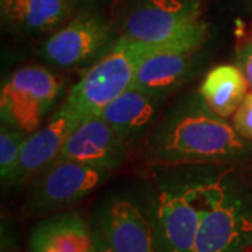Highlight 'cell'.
I'll return each instance as SVG.
<instances>
[{
	"instance_id": "3",
	"label": "cell",
	"mask_w": 252,
	"mask_h": 252,
	"mask_svg": "<svg viewBox=\"0 0 252 252\" xmlns=\"http://www.w3.org/2000/svg\"><path fill=\"white\" fill-rule=\"evenodd\" d=\"M207 38V24L160 44H147L119 36L109 49L73 86L61 108L83 121L98 115L112 99L130 89L139 64L147 56L170 46L202 48Z\"/></svg>"
},
{
	"instance_id": "13",
	"label": "cell",
	"mask_w": 252,
	"mask_h": 252,
	"mask_svg": "<svg viewBox=\"0 0 252 252\" xmlns=\"http://www.w3.org/2000/svg\"><path fill=\"white\" fill-rule=\"evenodd\" d=\"M93 221L80 212L64 210L45 216L28 237V252H93Z\"/></svg>"
},
{
	"instance_id": "7",
	"label": "cell",
	"mask_w": 252,
	"mask_h": 252,
	"mask_svg": "<svg viewBox=\"0 0 252 252\" xmlns=\"http://www.w3.org/2000/svg\"><path fill=\"white\" fill-rule=\"evenodd\" d=\"M202 23L200 0H126L121 14V36L160 44Z\"/></svg>"
},
{
	"instance_id": "19",
	"label": "cell",
	"mask_w": 252,
	"mask_h": 252,
	"mask_svg": "<svg viewBox=\"0 0 252 252\" xmlns=\"http://www.w3.org/2000/svg\"><path fill=\"white\" fill-rule=\"evenodd\" d=\"M238 66L247 77V81L252 89V35L245 41L238 51Z\"/></svg>"
},
{
	"instance_id": "18",
	"label": "cell",
	"mask_w": 252,
	"mask_h": 252,
	"mask_svg": "<svg viewBox=\"0 0 252 252\" xmlns=\"http://www.w3.org/2000/svg\"><path fill=\"white\" fill-rule=\"evenodd\" d=\"M233 126L240 136L252 142V91L245 95L241 105L233 115Z\"/></svg>"
},
{
	"instance_id": "17",
	"label": "cell",
	"mask_w": 252,
	"mask_h": 252,
	"mask_svg": "<svg viewBox=\"0 0 252 252\" xmlns=\"http://www.w3.org/2000/svg\"><path fill=\"white\" fill-rule=\"evenodd\" d=\"M24 132L7 124H1L0 129V178L3 188L10 189L17 171L18 160L26 140Z\"/></svg>"
},
{
	"instance_id": "6",
	"label": "cell",
	"mask_w": 252,
	"mask_h": 252,
	"mask_svg": "<svg viewBox=\"0 0 252 252\" xmlns=\"http://www.w3.org/2000/svg\"><path fill=\"white\" fill-rule=\"evenodd\" d=\"M62 87L63 81L41 66H26L13 72L1 84V124L31 135L58 101Z\"/></svg>"
},
{
	"instance_id": "16",
	"label": "cell",
	"mask_w": 252,
	"mask_h": 252,
	"mask_svg": "<svg viewBox=\"0 0 252 252\" xmlns=\"http://www.w3.org/2000/svg\"><path fill=\"white\" fill-rule=\"evenodd\" d=\"M248 81L240 66L220 64L209 70L200 83L199 94L220 117L230 118L248 94Z\"/></svg>"
},
{
	"instance_id": "22",
	"label": "cell",
	"mask_w": 252,
	"mask_h": 252,
	"mask_svg": "<svg viewBox=\"0 0 252 252\" xmlns=\"http://www.w3.org/2000/svg\"><path fill=\"white\" fill-rule=\"evenodd\" d=\"M77 6V9L81 10H95L99 4H102L107 0H73Z\"/></svg>"
},
{
	"instance_id": "2",
	"label": "cell",
	"mask_w": 252,
	"mask_h": 252,
	"mask_svg": "<svg viewBox=\"0 0 252 252\" xmlns=\"http://www.w3.org/2000/svg\"><path fill=\"white\" fill-rule=\"evenodd\" d=\"M221 167L154 164L143 205L153 223L158 251H195L199 224Z\"/></svg>"
},
{
	"instance_id": "11",
	"label": "cell",
	"mask_w": 252,
	"mask_h": 252,
	"mask_svg": "<svg viewBox=\"0 0 252 252\" xmlns=\"http://www.w3.org/2000/svg\"><path fill=\"white\" fill-rule=\"evenodd\" d=\"M199 49L170 46L154 52L139 64L130 87L164 101L198 73Z\"/></svg>"
},
{
	"instance_id": "9",
	"label": "cell",
	"mask_w": 252,
	"mask_h": 252,
	"mask_svg": "<svg viewBox=\"0 0 252 252\" xmlns=\"http://www.w3.org/2000/svg\"><path fill=\"white\" fill-rule=\"evenodd\" d=\"M109 38L108 20L95 10H81L64 27L46 39L41 55L56 66L73 67L89 62L102 51Z\"/></svg>"
},
{
	"instance_id": "5",
	"label": "cell",
	"mask_w": 252,
	"mask_h": 252,
	"mask_svg": "<svg viewBox=\"0 0 252 252\" xmlns=\"http://www.w3.org/2000/svg\"><path fill=\"white\" fill-rule=\"evenodd\" d=\"M111 172L101 167L58 158L30 182L21 216L42 217L64 212L102 185Z\"/></svg>"
},
{
	"instance_id": "20",
	"label": "cell",
	"mask_w": 252,
	"mask_h": 252,
	"mask_svg": "<svg viewBox=\"0 0 252 252\" xmlns=\"http://www.w3.org/2000/svg\"><path fill=\"white\" fill-rule=\"evenodd\" d=\"M0 252H23L18 247L16 235L13 233L9 221L1 220V235H0Z\"/></svg>"
},
{
	"instance_id": "14",
	"label": "cell",
	"mask_w": 252,
	"mask_h": 252,
	"mask_svg": "<svg viewBox=\"0 0 252 252\" xmlns=\"http://www.w3.org/2000/svg\"><path fill=\"white\" fill-rule=\"evenodd\" d=\"M77 9L73 0H0L1 24L16 34H42Z\"/></svg>"
},
{
	"instance_id": "15",
	"label": "cell",
	"mask_w": 252,
	"mask_h": 252,
	"mask_svg": "<svg viewBox=\"0 0 252 252\" xmlns=\"http://www.w3.org/2000/svg\"><path fill=\"white\" fill-rule=\"evenodd\" d=\"M161 102L162 99L130 87L101 109L98 115L129 143L152 126Z\"/></svg>"
},
{
	"instance_id": "10",
	"label": "cell",
	"mask_w": 252,
	"mask_h": 252,
	"mask_svg": "<svg viewBox=\"0 0 252 252\" xmlns=\"http://www.w3.org/2000/svg\"><path fill=\"white\" fill-rule=\"evenodd\" d=\"M127 147L129 143L104 118L91 115L73 129L58 158L115 171L125 162Z\"/></svg>"
},
{
	"instance_id": "4",
	"label": "cell",
	"mask_w": 252,
	"mask_h": 252,
	"mask_svg": "<svg viewBox=\"0 0 252 252\" xmlns=\"http://www.w3.org/2000/svg\"><path fill=\"white\" fill-rule=\"evenodd\" d=\"M193 252H252V182L231 164L212 185Z\"/></svg>"
},
{
	"instance_id": "8",
	"label": "cell",
	"mask_w": 252,
	"mask_h": 252,
	"mask_svg": "<svg viewBox=\"0 0 252 252\" xmlns=\"http://www.w3.org/2000/svg\"><path fill=\"white\" fill-rule=\"evenodd\" d=\"M91 221L114 252H160L143 202L130 195L114 193L104 199Z\"/></svg>"
},
{
	"instance_id": "1",
	"label": "cell",
	"mask_w": 252,
	"mask_h": 252,
	"mask_svg": "<svg viewBox=\"0 0 252 252\" xmlns=\"http://www.w3.org/2000/svg\"><path fill=\"white\" fill-rule=\"evenodd\" d=\"M251 153V142L210 108L199 91L189 93L165 114L147 146V160L152 165H225Z\"/></svg>"
},
{
	"instance_id": "21",
	"label": "cell",
	"mask_w": 252,
	"mask_h": 252,
	"mask_svg": "<svg viewBox=\"0 0 252 252\" xmlns=\"http://www.w3.org/2000/svg\"><path fill=\"white\" fill-rule=\"evenodd\" d=\"M93 233H94V250L93 252H114L112 248L109 247L107 240L104 238V235L101 234L98 228L93 223Z\"/></svg>"
},
{
	"instance_id": "12",
	"label": "cell",
	"mask_w": 252,
	"mask_h": 252,
	"mask_svg": "<svg viewBox=\"0 0 252 252\" xmlns=\"http://www.w3.org/2000/svg\"><path fill=\"white\" fill-rule=\"evenodd\" d=\"M79 119L61 108L55 112L45 126L28 135L23 143L18 167L11 188L30 184L59 157L66 139L79 125Z\"/></svg>"
}]
</instances>
